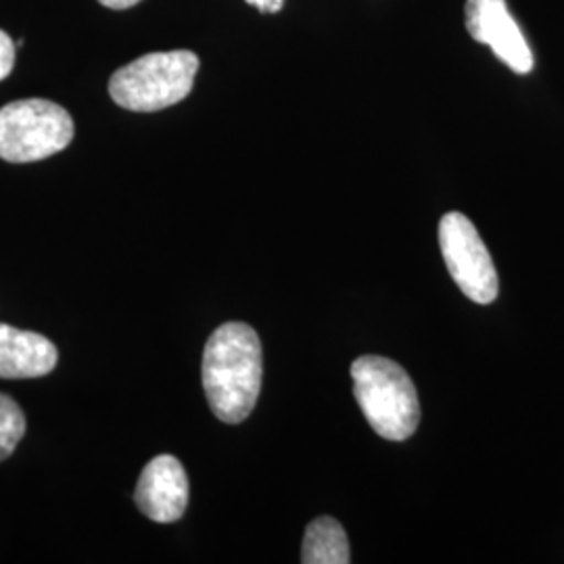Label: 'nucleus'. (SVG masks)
<instances>
[{
	"mask_svg": "<svg viewBox=\"0 0 564 564\" xmlns=\"http://www.w3.org/2000/svg\"><path fill=\"white\" fill-rule=\"evenodd\" d=\"M262 343L245 323H226L214 330L203 351L202 379L212 412L239 424L253 412L262 389Z\"/></svg>",
	"mask_w": 564,
	"mask_h": 564,
	"instance_id": "obj_1",
	"label": "nucleus"
},
{
	"mask_svg": "<svg viewBox=\"0 0 564 564\" xmlns=\"http://www.w3.org/2000/svg\"><path fill=\"white\" fill-rule=\"evenodd\" d=\"M354 393L366 421L389 442L408 440L421 423L416 387L400 364L362 356L351 364Z\"/></svg>",
	"mask_w": 564,
	"mask_h": 564,
	"instance_id": "obj_2",
	"label": "nucleus"
},
{
	"mask_svg": "<svg viewBox=\"0 0 564 564\" xmlns=\"http://www.w3.org/2000/svg\"><path fill=\"white\" fill-rule=\"evenodd\" d=\"M199 72L193 51L151 53L118 69L109 80V95L123 109L153 113L186 99Z\"/></svg>",
	"mask_w": 564,
	"mask_h": 564,
	"instance_id": "obj_3",
	"label": "nucleus"
},
{
	"mask_svg": "<svg viewBox=\"0 0 564 564\" xmlns=\"http://www.w3.org/2000/svg\"><path fill=\"white\" fill-rule=\"evenodd\" d=\"M74 139L72 116L53 101L23 99L0 109V160L41 162Z\"/></svg>",
	"mask_w": 564,
	"mask_h": 564,
	"instance_id": "obj_4",
	"label": "nucleus"
},
{
	"mask_svg": "<svg viewBox=\"0 0 564 564\" xmlns=\"http://www.w3.org/2000/svg\"><path fill=\"white\" fill-rule=\"evenodd\" d=\"M440 245L449 276L470 302L487 303L498 297V274L475 224L458 212L445 214L440 223Z\"/></svg>",
	"mask_w": 564,
	"mask_h": 564,
	"instance_id": "obj_5",
	"label": "nucleus"
},
{
	"mask_svg": "<svg viewBox=\"0 0 564 564\" xmlns=\"http://www.w3.org/2000/svg\"><path fill=\"white\" fill-rule=\"evenodd\" d=\"M466 30L477 42L489 46L514 74L533 69V53L519 23L510 15L506 0H466Z\"/></svg>",
	"mask_w": 564,
	"mask_h": 564,
	"instance_id": "obj_6",
	"label": "nucleus"
},
{
	"mask_svg": "<svg viewBox=\"0 0 564 564\" xmlns=\"http://www.w3.org/2000/svg\"><path fill=\"white\" fill-rule=\"evenodd\" d=\"M134 500L153 523L181 521L188 506V479L178 458L162 454L144 466Z\"/></svg>",
	"mask_w": 564,
	"mask_h": 564,
	"instance_id": "obj_7",
	"label": "nucleus"
},
{
	"mask_svg": "<svg viewBox=\"0 0 564 564\" xmlns=\"http://www.w3.org/2000/svg\"><path fill=\"white\" fill-rule=\"evenodd\" d=\"M59 360L57 347L39 333L0 324V379H39Z\"/></svg>",
	"mask_w": 564,
	"mask_h": 564,
	"instance_id": "obj_8",
	"label": "nucleus"
},
{
	"mask_svg": "<svg viewBox=\"0 0 564 564\" xmlns=\"http://www.w3.org/2000/svg\"><path fill=\"white\" fill-rule=\"evenodd\" d=\"M351 561L349 540L339 521L321 517L312 521L302 545L303 564H347Z\"/></svg>",
	"mask_w": 564,
	"mask_h": 564,
	"instance_id": "obj_9",
	"label": "nucleus"
},
{
	"mask_svg": "<svg viewBox=\"0 0 564 564\" xmlns=\"http://www.w3.org/2000/svg\"><path fill=\"white\" fill-rule=\"evenodd\" d=\"M23 433H25V416L20 405L9 395L0 393V463L15 452Z\"/></svg>",
	"mask_w": 564,
	"mask_h": 564,
	"instance_id": "obj_10",
	"label": "nucleus"
},
{
	"mask_svg": "<svg viewBox=\"0 0 564 564\" xmlns=\"http://www.w3.org/2000/svg\"><path fill=\"white\" fill-rule=\"evenodd\" d=\"M15 67V44L0 30V82L9 78Z\"/></svg>",
	"mask_w": 564,
	"mask_h": 564,
	"instance_id": "obj_11",
	"label": "nucleus"
},
{
	"mask_svg": "<svg viewBox=\"0 0 564 564\" xmlns=\"http://www.w3.org/2000/svg\"><path fill=\"white\" fill-rule=\"evenodd\" d=\"M247 4L256 7L260 13H279L284 4V0H245Z\"/></svg>",
	"mask_w": 564,
	"mask_h": 564,
	"instance_id": "obj_12",
	"label": "nucleus"
},
{
	"mask_svg": "<svg viewBox=\"0 0 564 564\" xmlns=\"http://www.w3.org/2000/svg\"><path fill=\"white\" fill-rule=\"evenodd\" d=\"M102 7H109V9H116V11H121V9H130V7H134V4H139L141 0H99Z\"/></svg>",
	"mask_w": 564,
	"mask_h": 564,
	"instance_id": "obj_13",
	"label": "nucleus"
}]
</instances>
